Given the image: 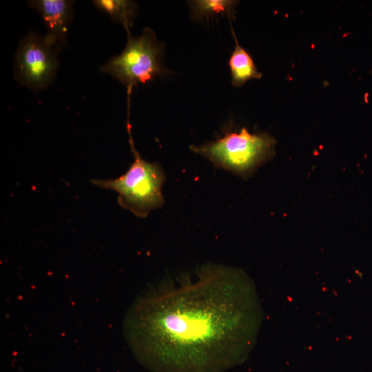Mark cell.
<instances>
[{
    "mask_svg": "<svg viewBox=\"0 0 372 372\" xmlns=\"http://www.w3.org/2000/svg\"><path fill=\"white\" fill-rule=\"evenodd\" d=\"M238 3L234 0H195L189 1L192 17L195 19L209 18L226 14L229 19L234 17Z\"/></svg>",
    "mask_w": 372,
    "mask_h": 372,
    "instance_id": "9",
    "label": "cell"
},
{
    "mask_svg": "<svg viewBox=\"0 0 372 372\" xmlns=\"http://www.w3.org/2000/svg\"><path fill=\"white\" fill-rule=\"evenodd\" d=\"M57 50L45 36L30 32L21 40L16 52L17 80L32 90L48 86L54 80L59 68Z\"/></svg>",
    "mask_w": 372,
    "mask_h": 372,
    "instance_id": "5",
    "label": "cell"
},
{
    "mask_svg": "<svg viewBox=\"0 0 372 372\" xmlns=\"http://www.w3.org/2000/svg\"><path fill=\"white\" fill-rule=\"evenodd\" d=\"M92 3L113 21L121 24L127 34H130V28L133 26L138 10L136 2L128 0H94Z\"/></svg>",
    "mask_w": 372,
    "mask_h": 372,
    "instance_id": "8",
    "label": "cell"
},
{
    "mask_svg": "<svg viewBox=\"0 0 372 372\" xmlns=\"http://www.w3.org/2000/svg\"><path fill=\"white\" fill-rule=\"evenodd\" d=\"M231 32L235 47L229 61V67L232 85L240 87L251 79H260L262 73L258 70L249 52L238 43L232 27Z\"/></svg>",
    "mask_w": 372,
    "mask_h": 372,
    "instance_id": "7",
    "label": "cell"
},
{
    "mask_svg": "<svg viewBox=\"0 0 372 372\" xmlns=\"http://www.w3.org/2000/svg\"><path fill=\"white\" fill-rule=\"evenodd\" d=\"M163 54V43L152 30L145 28L138 37L128 34L123 51L110 59L101 70L125 85L130 96L134 85L169 72L162 63Z\"/></svg>",
    "mask_w": 372,
    "mask_h": 372,
    "instance_id": "4",
    "label": "cell"
},
{
    "mask_svg": "<svg viewBox=\"0 0 372 372\" xmlns=\"http://www.w3.org/2000/svg\"><path fill=\"white\" fill-rule=\"evenodd\" d=\"M276 141L266 132L250 133L246 127L227 131L216 141L190 149L215 166L247 179L262 164L273 158Z\"/></svg>",
    "mask_w": 372,
    "mask_h": 372,
    "instance_id": "3",
    "label": "cell"
},
{
    "mask_svg": "<svg viewBox=\"0 0 372 372\" xmlns=\"http://www.w3.org/2000/svg\"><path fill=\"white\" fill-rule=\"evenodd\" d=\"M250 327L242 273L213 263L149 286L123 322L130 349L152 372H225L248 342Z\"/></svg>",
    "mask_w": 372,
    "mask_h": 372,
    "instance_id": "1",
    "label": "cell"
},
{
    "mask_svg": "<svg viewBox=\"0 0 372 372\" xmlns=\"http://www.w3.org/2000/svg\"><path fill=\"white\" fill-rule=\"evenodd\" d=\"M127 130L134 161L127 172L114 179H92L91 183L118 194L117 202L123 209L138 218H145L149 212L165 202L162 187L165 174L161 165L145 161L135 147L131 125L127 118Z\"/></svg>",
    "mask_w": 372,
    "mask_h": 372,
    "instance_id": "2",
    "label": "cell"
},
{
    "mask_svg": "<svg viewBox=\"0 0 372 372\" xmlns=\"http://www.w3.org/2000/svg\"><path fill=\"white\" fill-rule=\"evenodd\" d=\"M29 5L37 11L47 28L46 39L58 50L65 41L73 19V1L68 0H34Z\"/></svg>",
    "mask_w": 372,
    "mask_h": 372,
    "instance_id": "6",
    "label": "cell"
}]
</instances>
